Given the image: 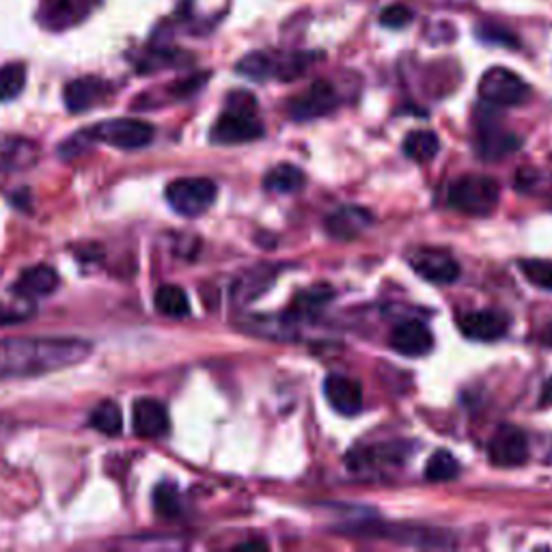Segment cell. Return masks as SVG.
I'll use <instances>...</instances> for the list:
<instances>
[{"label":"cell","instance_id":"6da1fadb","mask_svg":"<svg viewBox=\"0 0 552 552\" xmlns=\"http://www.w3.org/2000/svg\"><path fill=\"white\" fill-rule=\"evenodd\" d=\"M91 343L74 337H20L0 341V378H31L78 365Z\"/></svg>","mask_w":552,"mask_h":552},{"label":"cell","instance_id":"7a4b0ae2","mask_svg":"<svg viewBox=\"0 0 552 552\" xmlns=\"http://www.w3.org/2000/svg\"><path fill=\"white\" fill-rule=\"evenodd\" d=\"M264 123L257 117V102L251 93L236 91L229 95L227 110L220 115L210 132L216 145H242L264 136Z\"/></svg>","mask_w":552,"mask_h":552},{"label":"cell","instance_id":"3957f363","mask_svg":"<svg viewBox=\"0 0 552 552\" xmlns=\"http://www.w3.org/2000/svg\"><path fill=\"white\" fill-rule=\"evenodd\" d=\"M499 182L486 175H466L449 188V205L468 216H488L499 205Z\"/></svg>","mask_w":552,"mask_h":552},{"label":"cell","instance_id":"277c9868","mask_svg":"<svg viewBox=\"0 0 552 552\" xmlns=\"http://www.w3.org/2000/svg\"><path fill=\"white\" fill-rule=\"evenodd\" d=\"M156 130L149 126L147 121L141 119H110L93 126L89 130H82V136L89 143H106L117 149H143L151 141H154Z\"/></svg>","mask_w":552,"mask_h":552},{"label":"cell","instance_id":"5b68a950","mask_svg":"<svg viewBox=\"0 0 552 552\" xmlns=\"http://www.w3.org/2000/svg\"><path fill=\"white\" fill-rule=\"evenodd\" d=\"M216 184L205 177H182L167 186V201L177 214L195 218L205 214L216 201Z\"/></svg>","mask_w":552,"mask_h":552},{"label":"cell","instance_id":"8992f818","mask_svg":"<svg viewBox=\"0 0 552 552\" xmlns=\"http://www.w3.org/2000/svg\"><path fill=\"white\" fill-rule=\"evenodd\" d=\"M479 98L490 106H520L529 98V87L512 69L492 67L479 80Z\"/></svg>","mask_w":552,"mask_h":552},{"label":"cell","instance_id":"52a82bcc","mask_svg":"<svg viewBox=\"0 0 552 552\" xmlns=\"http://www.w3.org/2000/svg\"><path fill=\"white\" fill-rule=\"evenodd\" d=\"M337 104H339V98L335 87L326 80H317L307 91H302L300 95H296V98L289 100L287 113L296 121H311L333 113Z\"/></svg>","mask_w":552,"mask_h":552},{"label":"cell","instance_id":"ba28073f","mask_svg":"<svg viewBox=\"0 0 552 552\" xmlns=\"http://www.w3.org/2000/svg\"><path fill=\"white\" fill-rule=\"evenodd\" d=\"M488 458L499 468H516L529 460V443L516 425H501L488 445Z\"/></svg>","mask_w":552,"mask_h":552},{"label":"cell","instance_id":"9c48e42d","mask_svg":"<svg viewBox=\"0 0 552 552\" xmlns=\"http://www.w3.org/2000/svg\"><path fill=\"white\" fill-rule=\"evenodd\" d=\"M410 264L414 272L434 285H451L460 276L458 261L445 251H436V248H423V251L414 253Z\"/></svg>","mask_w":552,"mask_h":552},{"label":"cell","instance_id":"30bf717a","mask_svg":"<svg viewBox=\"0 0 552 552\" xmlns=\"http://www.w3.org/2000/svg\"><path fill=\"white\" fill-rule=\"evenodd\" d=\"M458 326L462 333L468 339L475 341H499L505 337L509 320L507 315L501 311H492V309H481V311H471L458 317Z\"/></svg>","mask_w":552,"mask_h":552},{"label":"cell","instance_id":"8fae6325","mask_svg":"<svg viewBox=\"0 0 552 552\" xmlns=\"http://www.w3.org/2000/svg\"><path fill=\"white\" fill-rule=\"evenodd\" d=\"M374 225V214L361 205H343L326 218V231L335 240H354Z\"/></svg>","mask_w":552,"mask_h":552},{"label":"cell","instance_id":"7c38bea8","mask_svg":"<svg viewBox=\"0 0 552 552\" xmlns=\"http://www.w3.org/2000/svg\"><path fill=\"white\" fill-rule=\"evenodd\" d=\"M391 348L402 356L419 358V356H425L434 350V335L423 322L406 320L393 328Z\"/></svg>","mask_w":552,"mask_h":552},{"label":"cell","instance_id":"4fadbf2b","mask_svg":"<svg viewBox=\"0 0 552 552\" xmlns=\"http://www.w3.org/2000/svg\"><path fill=\"white\" fill-rule=\"evenodd\" d=\"M132 419H134V432L141 438H162L167 436L171 430V421H169V412L167 406L158 399H138L132 410Z\"/></svg>","mask_w":552,"mask_h":552},{"label":"cell","instance_id":"5bb4252c","mask_svg":"<svg viewBox=\"0 0 552 552\" xmlns=\"http://www.w3.org/2000/svg\"><path fill=\"white\" fill-rule=\"evenodd\" d=\"M324 395L328 404L343 417H354L363 410V389L361 384L348 376H328L324 380Z\"/></svg>","mask_w":552,"mask_h":552},{"label":"cell","instance_id":"9a60e30c","mask_svg":"<svg viewBox=\"0 0 552 552\" xmlns=\"http://www.w3.org/2000/svg\"><path fill=\"white\" fill-rule=\"evenodd\" d=\"M89 13V0H41L39 20L46 29L61 31L78 24Z\"/></svg>","mask_w":552,"mask_h":552},{"label":"cell","instance_id":"2e32d148","mask_svg":"<svg viewBox=\"0 0 552 552\" xmlns=\"http://www.w3.org/2000/svg\"><path fill=\"white\" fill-rule=\"evenodd\" d=\"M108 85L104 80L95 76L76 78L65 87V106L69 113H85V110L93 108L106 95Z\"/></svg>","mask_w":552,"mask_h":552},{"label":"cell","instance_id":"e0dca14e","mask_svg":"<svg viewBox=\"0 0 552 552\" xmlns=\"http://www.w3.org/2000/svg\"><path fill=\"white\" fill-rule=\"evenodd\" d=\"M59 287V274L50 266H33L20 274L13 292L20 298H44Z\"/></svg>","mask_w":552,"mask_h":552},{"label":"cell","instance_id":"ac0fdd59","mask_svg":"<svg viewBox=\"0 0 552 552\" xmlns=\"http://www.w3.org/2000/svg\"><path fill=\"white\" fill-rule=\"evenodd\" d=\"M520 147L518 136L499 128L488 126L477 136V151L483 160H501Z\"/></svg>","mask_w":552,"mask_h":552},{"label":"cell","instance_id":"d6986e66","mask_svg":"<svg viewBox=\"0 0 552 552\" xmlns=\"http://www.w3.org/2000/svg\"><path fill=\"white\" fill-rule=\"evenodd\" d=\"M39 149L22 138H0V169H24L37 162Z\"/></svg>","mask_w":552,"mask_h":552},{"label":"cell","instance_id":"ffe728a7","mask_svg":"<svg viewBox=\"0 0 552 552\" xmlns=\"http://www.w3.org/2000/svg\"><path fill=\"white\" fill-rule=\"evenodd\" d=\"M440 151V141L432 130H414L404 138V154L414 162H432Z\"/></svg>","mask_w":552,"mask_h":552},{"label":"cell","instance_id":"44dd1931","mask_svg":"<svg viewBox=\"0 0 552 552\" xmlns=\"http://www.w3.org/2000/svg\"><path fill=\"white\" fill-rule=\"evenodd\" d=\"M305 182H307L305 171L294 167V164H279V167L268 171V175L264 179V186L270 192L289 195V192H296L305 186Z\"/></svg>","mask_w":552,"mask_h":552},{"label":"cell","instance_id":"7402d4cb","mask_svg":"<svg viewBox=\"0 0 552 552\" xmlns=\"http://www.w3.org/2000/svg\"><path fill=\"white\" fill-rule=\"evenodd\" d=\"M154 302H156V309L162 315L175 317V320H179V317L190 315V300H188L184 289L179 287V285H162V287H158V292L154 296Z\"/></svg>","mask_w":552,"mask_h":552},{"label":"cell","instance_id":"603a6c76","mask_svg":"<svg viewBox=\"0 0 552 552\" xmlns=\"http://www.w3.org/2000/svg\"><path fill=\"white\" fill-rule=\"evenodd\" d=\"M238 74L264 82L276 78V54L272 52H251L238 63Z\"/></svg>","mask_w":552,"mask_h":552},{"label":"cell","instance_id":"cb8c5ba5","mask_svg":"<svg viewBox=\"0 0 552 552\" xmlns=\"http://www.w3.org/2000/svg\"><path fill=\"white\" fill-rule=\"evenodd\" d=\"M272 279L274 276L268 270H255L242 276L236 287H233V300H236L238 305H246V302L259 298L261 292L272 283Z\"/></svg>","mask_w":552,"mask_h":552},{"label":"cell","instance_id":"d4e9b609","mask_svg":"<svg viewBox=\"0 0 552 552\" xmlns=\"http://www.w3.org/2000/svg\"><path fill=\"white\" fill-rule=\"evenodd\" d=\"M26 67L22 63H9L0 69V102H11L24 91Z\"/></svg>","mask_w":552,"mask_h":552},{"label":"cell","instance_id":"484cf974","mask_svg":"<svg viewBox=\"0 0 552 552\" xmlns=\"http://www.w3.org/2000/svg\"><path fill=\"white\" fill-rule=\"evenodd\" d=\"M460 475V464L449 451H436L425 466V477L436 483L451 481Z\"/></svg>","mask_w":552,"mask_h":552},{"label":"cell","instance_id":"4316f807","mask_svg":"<svg viewBox=\"0 0 552 552\" xmlns=\"http://www.w3.org/2000/svg\"><path fill=\"white\" fill-rule=\"evenodd\" d=\"M91 425L95 430L106 434V436H117L121 434L123 419H121V410L115 402H102L98 408L91 412Z\"/></svg>","mask_w":552,"mask_h":552},{"label":"cell","instance_id":"83f0119b","mask_svg":"<svg viewBox=\"0 0 552 552\" xmlns=\"http://www.w3.org/2000/svg\"><path fill=\"white\" fill-rule=\"evenodd\" d=\"M154 507L162 518H177L182 514V494L175 483H160L154 490Z\"/></svg>","mask_w":552,"mask_h":552},{"label":"cell","instance_id":"f1b7e54d","mask_svg":"<svg viewBox=\"0 0 552 552\" xmlns=\"http://www.w3.org/2000/svg\"><path fill=\"white\" fill-rule=\"evenodd\" d=\"M520 270L531 285L552 292V261L548 259H524L520 261Z\"/></svg>","mask_w":552,"mask_h":552},{"label":"cell","instance_id":"f546056e","mask_svg":"<svg viewBox=\"0 0 552 552\" xmlns=\"http://www.w3.org/2000/svg\"><path fill=\"white\" fill-rule=\"evenodd\" d=\"M326 300H330L328 289H326V292H322L320 287H315V289H311V292H302L296 300L294 309H292V315H300V313L307 315V313L320 311Z\"/></svg>","mask_w":552,"mask_h":552},{"label":"cell","instance_id":"4dcf8cb0","mask_svg":"<svg viewBox=\"0 0 552 552\" xmlns=\"http://www.w3.org/2000/svg\"><path fill=\"white\" fill-rule=\"evenodd\" d=\"M412 20V11L404 5H391L382 11L380 24L386 26V29H402Z\"/></svg>","mask_w":552,"mask_h":552},{"label":"cell","instance_id":"1f68e13d","mask_svg":"<svg viewBox=\"0 0 552 552\" xmlns=\"http://www.w3.org/2000/svg\"><path fill=\"white\" fill-rule=\"evenodd\" d=\"M31 313H20L18 309H13V307H5V305H0V324H13V322H22L26 320V317H29Z\"/></svg>","mask_w":552,"mask_h":552},{"label":"cell","instance_id":"d6a6232c","mask_svg":"<svg viewBox=\"0 0 552 552\" xmlns=\"http://www.w3.org/2000/svg\"><path fill=\"white\" fill-rule=\"evenodd\" d=\"M542 406H552V378L544 384L542 389V399H540Z\"/></svg>","mask_w":552,"mask_h":552},{"label":"cell","instance_id":"836d02e7","mask_svg":"<svg viewBox=\"0 0 552 552\" xmlns=\"http://www.w3.org/2000/svg\"><path fill=\"white\" fill-rule=\"evenodd\" d=\"M544 341L550 345V348H552V324L546 328V333H544Z\"/></svg>","mask_w":552,"mask_h":552}]
</instances>
